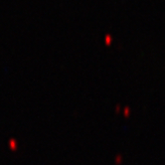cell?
I'll use <instances>...</instances> for the list:
<instances>
[{
  "label": "cell",
  "instance_id": "1",
  "mask_svg": "<svg viewBox=\"0 0 165 165\" xmlns=\"http://www.w3.org/2000/svg\"><path fill=\"white\" fill-rule=\"evenodd\" d=\"M106 43H110V41H112V37L110 36V35H106Z\"/></svg>",
  "mask_w": 165,
  "mask_h": 165
}]
</instances>
